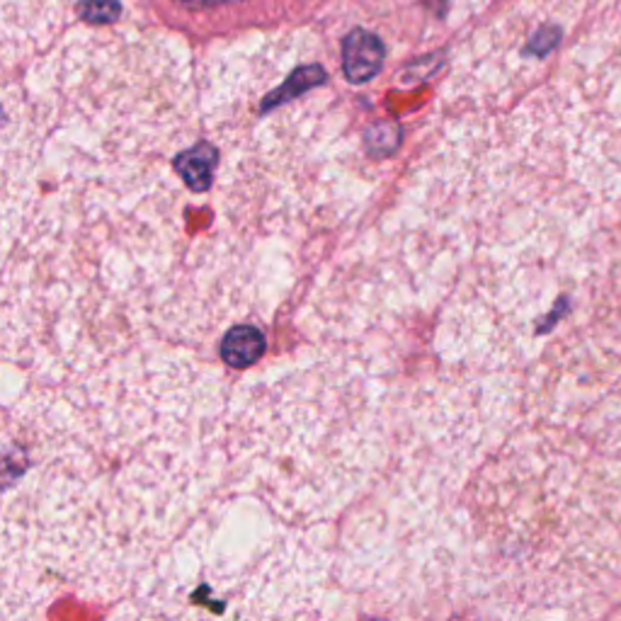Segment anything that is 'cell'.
I'll list each match as a JSON object with an SVG mask.
<instances>
[{"mask_svg":"<svg viewBox=\"0 0 621 621\" xmlns=\"http://www.w3.org/2000/svg\"><path fill=\"white\" fill-rule=\"evenodd\" d=\"M78 12L90 24H110L119 18V3L117 0H81Z\"/></svg>","mask_w":621,"mask_h":621,"instance_id":"cell-4","label":"cell"},{"mask_svg":"<svg viewBox=\"0 0 621 621\" xmlns=\"http://www.w3.org/2000/svg\"><path fill=\"white\" fill-rule=\"evenodd\" d=\"M367 621H379V619H367Z\"/></svg>","mask_w":621,"mask_h":621,"instance_id":"cell-7","label":"cell"},{"mask_svg":"<svg viewBox=\"0 0 621 621\" xmlns=\"http://www.w3.org/2000/svg\"><path fill=\"white\" fill-rule=\"evenodd\" d=\"M188 6H202V8H211V6H229V3H241V0H182Z\"/></svg>","mask_w":621,"mask_h":621,"instance_id":"cell-6","label":"cell"},{"mask_svg":"<svg viewBox=\"0 0 621 621\" xmlns=\"http://www.w3.org/2000/svg\"><path fill=\"white\" fill-rule=\"evenodd\" d=\"M266 352V338L253 325H236L221 342V360L233 369L256 364Z\"/></svg>","mask_w":621,"mask_h":621,"instance_id":"cell-2","label":"cell"},{"mask_svg":"<svg viewBox=\"0 0 621 621\" xmlns=\"http://www.w3.org/2000/svg\"><path fill=\"white\" fill-rule=\"evenodd\" d=\"M217 161L219 153L211 143H197V147L182 151L176 158V170L194 192H204L209 190L211 180H214Z\"/></svg>","mask_w":621,"mask_h":621,"instance_id":"cell-3","label":"cell"},{"mask_svg":"<svg viewBox=\"0 0 621 621\" xmlns=\"http://www.w3.org/2000/svg\"><path fill=\"white\" fill-rule=\"evenodd\" d=\"M384 47L379 37L367 30H352L342 42V69L350 83H367L381 71Z\"/></svg>","mask_w":621,"mask_h":621,"instance_id":"cell-1","label":"cell"},{"mask_svg":"<svg viewBox=\"0 0 621 621\" xmlns=\"http://www.w3.org/2000/svg\"><path fill=\"white\" fill-rule=\"evenodd\" d=\"M401 141V129L395 124H377L367 131V143L379 153H391Z\"/></svg>","mask_w":621,"mask_h":621,"instance_id":"cell-5","label":"cell"}]
</instances>
